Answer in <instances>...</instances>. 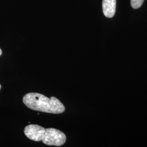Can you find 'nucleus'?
I'll return each instance as SVG.
<instances>
[{
  "label": "nucleus",
  "instance_id": "f257e3e1",
  "mask_svg": "<svg viewBox=\"0 0 147 147\" xmlns=\"http://www.w3.org/2000/svg\"><path fill=\"white\" fill-rule=\"evenodd\" d=\"M23 102L29 109L53 114L62 113L65 107L57 98L52 96L48 98L38 93H29L23 97Z\"/></svg>",
  "mask_w": 147,
  "mask_h": 147
},
{
  "label": "nucleus",
  "instance_id": "f03ea898",
  "mask_svg": "<svg viewBox=\"0 0 147 147\" xmlns=\"http://www.w3.org/2000/svg\"><path fill=\"white\" fill-rule=\"evenodd\" d=\"M42 141L48 146H61L66 141V136L63 132L54 128L45 129L42 135Z\"/></svg>",
  "mask_w": 147,
  "mask_h": 147
},
{
  "label": "nucleus",
  "instance_id": "7ed1b4c3",
  "mask_svg": "<svg viewBox=\"0 0 147 147\" xmlns=\"http://www.w3.org/2000/svg\"><path fill=\"white\" fill-rule=\"evenodd\" d=\"M45 128L36 124L28 125L24 129L26 136L32 141L39 142L42 141V135L45 131Z\"/></svg>",
  "mask_w": 147,
  "mask_h": 147
},
{
  "label": "nucleus",
  "instance_id": "20e7f679",
  "mask_svg": "<svg viewBox=\"0 0 147 147\" xmlns=\"http://www.w3.org/2000/svg\"><path fill=\"white\" fill-rule=\"evenodd\" d=\"M116 0H102V11L105 16L112 18L116 13Z\"/></svg>",
  "mask_w": 147,
  "mask_h": 147
},
{
  "label": "nucleus",
  "instance_id": "39448f33",
  "mask_svg": "<svg viewBox=\"0 0 147 147\" xmlns=\"http://www.w3.org/2000/svg\"><path fill=\"white\" fill-rule=\"evenodd\" d=\"M144 0H131V5L134 9H138L141 7Z\"/></svg>",
  "mask_w": 147,
  "mask_h": 147
},
{
  "label": "nucleus",
  "instance_id": "423d86ee",
  "mask_svg": "<svg viewBox=\"0 0 147 147\" xmlns=\"http://www.w3.org/2000/svg\"><path fill=\"white\" fill-rule=\"evenodd\" d=\"M2 50L0 49V56L2 55Z\"/></svg>",
  "mask_w": 147,
  "mask_h": 147
},
{
  "label": "nucleus",
  "instance_id": "0eeeda50",
  "mask_svg": "<svg viewBox=\"0 0 147 147\" xmlns=\"http://www.w3.org/2000/svg\"><path fill=\"white\" fill-rule=\"evenodd\" d=\"M1 88V84H0V89Z\"/></svg>",
  "mask_w": 147,
  "mask_h": 147
}]
</instances>
